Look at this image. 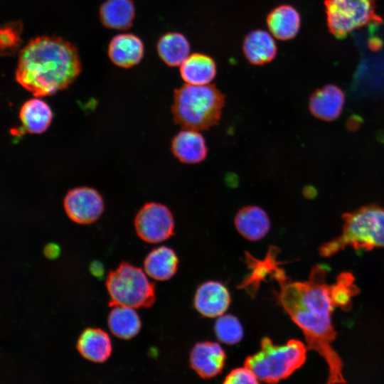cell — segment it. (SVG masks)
Wrapping results in <instances>:
<instances>
[{
  "mask_svg": "<svg viewBox=\"0 0 384 384\" xmlns=\"http://www.w3.org/2000/svg\"><path fill=\"white\" fill-rule=\"evenodd\" d=\"M77 349L86 360L103 363L110 357L112 344L105 331L97 328H87L80 335Z\"/></svg>",
  "mask_w": 384,
  "mask_h": 384,
  "instance_id": "cell-18",
  "label": "cell"
},
{
  "mask_svg": "<svg viewBox=\"0 0 384 384\" xmlns=\"http://www.w3.org/2000/svg\"><path fill=\"white\" fill-rule=\"evenodd\" d=\"M92 274L97 277H102L104 274V267L102 264L98 261H94L90 267Z\"/></svg>",
  "mask_w": 384,
  "mask_h": 384,
  "instance_id": "cell-29",
  "label": "cell"
},
{
  "mask_svg": "<svg viewBox=\"0 0 384 384\" xmlns=\"http://www.w3.org/2000/svg\"><path fill=\"white\" fill-rule=\"evenodd\" d=\"M171 149L176 158L184 164H198L207 156L203 136L198 130L184 129L171 140Z\"/></svg>",
  "mask_w": 384,
  "mask_h": 384,
  "instance_id": "cell-15",
  "label": "cell"
},
{
  "mask_svg": "<svg viewBox=\"0 0 384 384\" xmlns=\"http://www.w3.org/2000/svg\"><path fill=\"white\" fill-rule=\"evenodd\" d=\"M242 50L250 64L263 65L274 60L277 54V45L275 38L268 31L257 28L245 35Z\"/></svg>",
  "mask_w": 384,
  "mask_h": 384,
  "instance_id": "cell-13",
  "label": "cell"
},
{
  "mask_svg": "<svg viewBox=\"0 0 384 384\" xmlns=\"http://www.w3.org/2000/svg\"><path fill=\"white\" fill-rule=\"evenodd\" d=\"M81 70L74 45L59 37L42 36L20 51L16 79L35 97H46L67 88Z\"/></svg>",
  "mask_w": 384,
  "mask_h": 384,
  "instance_id": "cell-2",
  "label": "cell"
},
{
  "mask_svg": "<svg viewBox=\"0 0 384 384\" xmlns=\"http://www.w3.org/2000/svg\"><path fill=\"white\" fill-rule=\"evenodd\" d=\"M53 112L43 100L37 98L26 101L21 107L19 117L23 128L31 134H42L49 127Z\"/></svg>",
  "mask_w": 384,
  "mask_h": 384,
  "instance_id": "cell-22",
  "label": "cell"
},
{
  "mask_svg": "<svg viewBox=\"0 0 384 384\" xmlns=\"http://www.w3.org/2000/svg\"><path fill=\"white\" fill-rule=\"evenodd\" d=\"M135 8L132 0H106L100 6V18L109 28L126 30L133 23Z\"/></svg>",
  "mask_w": 384,
  "mask_h": 384,
  "instance_id": "cell-21",
  "label": "cell"
},
{
  "mask_svg": "<svg viewBox=\"0 0 384 384\" xmlns=\"http://www.w3.org/2000/svg\"><path fill=\"white\" fill-rule=\"evenodd\" d=\"M230 302V292L224 284L217 281H207L197 289L193 305L203 316L214 318L223 314Z\"/></svg>",
  "mask_w": 384,
  "mask_h": 384,
  "instance_id": "cell-11",
  "label": "cell"
},
{
  "mask_svg": "<svg viewBox=\"0 0 384 384\" xmlns=\"http://www.w3.org/2000/svg\"><path fill=\"white\" fill-rule=\"evenodd\" d=\"M174 220L167 206L159 203L144 204L134 218L137 235L144 242L159 243L174 234Z\"/></svg>",
  "mask_w": 384,
  "mask_h": 384,
  "instance_id": "cell-8",
  "label": "cell"
},
{
  "mask_svg": "<svg viewBox=\"0 0 384 384\" xmlns=\"http://www.w3.org/2000/svg\"><path fill=\"white\" fill-rule=\"evenodd\" d=\"M272 249L262 261L266 276L279 285L276 299L292 321L302 331L306 347L316 352L327 364V383H346L343 374V363L333 346L336 338L332 315L338 307L333 295L332 284L326 281L327 268L315 265L305 281H292L279 267Z\"/></svg>",
  "mask_w": 384,
  "mask_h": 384,
  "instance_id": "cell-1",
  "label": "cell"
},
{
  "mask_svg": "<svg viewBox=\"0 0 384 384\" xmlns=\"http://www.w3.org/2000/svg\"><path fill=\"white\" fill-rule=\"evenodd\" d=\"M259 382L253 371L245 366L231 370L223 380L224 384H257Z\"/></svg>",
  "mask_w": 384,
  "mask_h": 384,
  "instance_id": "cell-27",
  "label": "cell"
},
{
  "mask_svg": "<svg viewBox=\"0 0 384 384\" xmlns=\"http://www.w3.org/2000/svg\"><path fill=\"white\" fill-rule=\"evenodd\" d=\"M345 103L343 90L334 84L316 89L309 100L310 112L324 121H333L341 114Z\"/></svg>",
  "mask_w": 384,
  "mask_h": 384,
  "instance_id": "cell-12",
  "label": "cell"
},
{
  "mask_svg": "<svg viewBox=\"0 0 384 384\" xmlns=\"http://www.w3.org/2000/svg\"><path fill=\"white\" fill-rule=\"evenodd\" d=\"M238 232L250 241H258L266 236L270 229L267 213L257 206H247L240 209L234 218Z\"/></svg>",
  "mask_w": 384,
  "mask_h": 384,
  "instance_id": "cell-17",
  "label": "cell"
},
{
  "mask_svg": "<svg viewBox=\"0 0 384 384\" xmlns=\"http://www.w3.org/2000/svg\"><path fill=\"white\" fill-rule=\"evenodd\" d=\"M111 306H151L156 299L155 288L142 269L127 262L111 271L106 279Z\"/></svg>",
  "mask_w": 384,
  "mask_h": 384,
  "instance_id": "cell-6",
  "label": "cell"
},
{
  "mask_svg": "<svg viewBox=\"0 0 384 384\" xmlns=\"http://www.w3.org/2000/svg\"><path fill=\"white\" fill-rule=\"evenodd\" d=\"M157 52L167 65L177 67L180 66L191 54V45L187 38L182 33L169 32L159 40Z\"/></svg>",
  "mask_w": 384,
  "mask_h": 384,
  "instance_id": "cell-24",
  "label": "cell"
},
{
  "mask_svg": "<svg viewBox=\"0 0 384 384\" xmlns=\"http://www.w3.org/2000/svg\"><path fill=\"white\" fill-rule=\"evenodd\" d=\"M324 6L329 31L338 39L367 25L382 22L375 11V0H325Z\"/></svg>",
  "mask_w": 384,
  "mask_h": 384,
  "instance_id": "cell-7",
  "label": "cell"
},
{
  "mask_svg": "<svg viewBox=\"0 0 384 384\" xmlns=\"http://www.w3.org/2000/svg\"><path fill=\"white\" fill-rule=\"evenodd\" d=\"M307 350L306 345L297 339H289L279 346L265 336L260 341V350L247 356L244 366L252 370L260 381L276 383L304 365Z\"/></svg>",
  "mask_w": 384,
  "mask_h": 384,
  "instance_id": "cell-5",
  "label": "cell"
},
{
  "mask_svg": "<svg viewBox=\"0 0 384 384\" xmlns=\"http://www.w3.org/2000/svg\"><path fill=\"white\" fill-rule=\"evenodd\" d=\"M301 23L299 12L288 4L275 6L266 16L267 31L279 41H287L294 38L299 33Z\"/></svg>",
  "mask_w": 384,
  "mask_h": 384,
  "instance_id": "cell-14",
  "label": "cell"
},
{
  "mask_svg": "<svg viewBox=\"0 0 384 384\" xmlns=\"http://www.w3.org/2000/svg\"><path fill=\"white\" fill-rule=\"evenodd\" d=\"M107 324L110 331L119 338L130 339L140 331L142 322L134 308L116 305L112 306Z\"/></svg>",
  "mask_w": 384,
  "mask_h": 384,
  "instance_id": "cell-23",
  "label": "cell"
},
{
  "mask_svg": "<svg viewBox=\"0 0 384 384\" xmlns=\"http://www.w3.org/2000/svg\"><path fill=\"white\" fill-rule=\"evenodd\" d=\"M340 235L319 248L323 257H330L348 246L356 250L384 248V208L368 205L342 215Z\"/></svg>",
  "mask_w": 384,
  "mask_h": 384,
  "instance_id": "cell-4",
  "label": "cell"
},
{
  "mask_svg": "<svg viewBox=\"0 0 384 384\" xmlns=\"http://www.w3.org/2000/svg\"><path fill=\"white\" fill-rule=\"evenodd\" d=\"M178 258L175 251L166 246L153 249L145 257L144 270L147 276L158 280H169L176 274Z\"/></svg>",
  "mask_w": 384,
  "mask_h": 384,
  "instance_id": "cell-20",
  "label": "cell"
},
{
  "mask_svg": "<svg viewBox=\"0 0 384 384\" xmlns=\"http://www.w3.org/2000/svg\"><path fill=\"white\" fill-rule=\"evenodd\" d=\"M214 331L218 339L227 345H235L243 338V328L233 314H222L217 319Z\"/></svg>",
  "mask_w": 384,
  "mask_h": 384,
  "instance_id": "cell-25",
  "label": "cell"
},
{
  "mask_svg": "<svg viewBox=\"0 0 384 384\" xmlns=\"http://www.w3.org/2000/svg\"><path fill=\"white\" fill-rule=\"evenodd\" d=\"M144 44L137 36L121 33L111 40L108 47V55L116 65L129 68L140 63L144 56Z\"/></svg>",
  "mask_w": 384,
  "mask_h": 384,
  "instance_id": "cell-16",
  "label": "cell"
},
{
  "mask_svg": "<svg viewBox=\"0 0 384 384\" xmlns=\"http://www.w3.org/2000/svg\"><path fill=\"white\" fill-rule=\"evenodd\" d=\"M217 74L214 59L203 53H191L180 65V75L186 84L202 85L212 82Z\"/></svg>",
  "mask_w": 384,
  "mask_h": 384,
  "instance_id": "cell-19",
  "label": "cell"
},
{
  "mask_svg": "<svg viewBox=\"0 0 384 384\" xmlns=\"http://www.w3.org/2000/svg\"><path fill=\"white\" fill-rule=\"evenodd\" d=\"M23 24L21 21H11L0 26V55L11 56L16 54L22 43Z\"/></svg>",
  "mask_w": 384,
  "mask_h": 384,
  "instance_id": "cell-26",
  "label": "cell"
},
{
  "mask_svg": "<svg viewBox=\"0 0 384 384\" xmlns=\"http://www.w3.org/2000/svg\"><path fill=\"white\" fill-rule=\"evenodd\" d=\"M225 103V96L215 85L186 83L174 90V119L184 129L207 130L220 121Z\"/></svg>",
  "mask_w": 384,
  "mask_h": 384,
  "instance_id": "cell-3",
  "label": "cell"
},
{
  "mask_svg": "<svg viewBox=\"0 0 384 384\" xmlns=\"http://www.w3.org/2000/svg\"><path fill=\"white\" fill-rule=\"evenodd\" d=\"M225 361L226 353L217 342H198L190 352V366L203 379H210L220 374Z\"/></svg>",
  "mask_w": 384,
  "mask_h": 384,
  "instance_id": "cell-10",
  "label": "cell"
},
{
  "mask_svg": "<svg viewBox=\"0 0 384 384\" xmlns=\"http://www.w3.org/2000/svg\"><path fill=\"white\" fill-rule=\"evenodd\" d=\"M44 254L48 258H56L60 254V248L55 244H48L45 247Z\"/></svg>",
  "mask_w": 384,
  "mask_h": 384,
  "instance_id": "cell-28",
  "label": "cell"
},
{
  "mask_svg": "<svg viewBox=\"0 0 384 384\" xmlns=\"http://www.w3.org/2000/svg\"><path fill=\"white\" fill-rule=\"evenodd\" d=\"M68 218L78 224H90L96 221L105 209L104 201L98 191L82 186L70 190L63 200Z\"/></svg>",
  "mask_w": 384,
  "mask_h": 384,
  "instance_id": "cell-9",
  "label": "cell"
}]
</instances>
